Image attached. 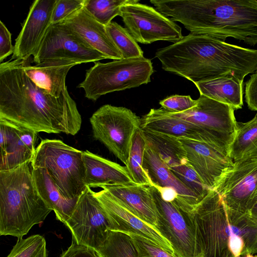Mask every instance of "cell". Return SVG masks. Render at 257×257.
I'll list each match as a JSON object with an SVG mask.
<instances>
[{
    "label": "cell",
    "instance_id": "1",
    "mask_svg": "<svg viewBox=\"0 0 257 257\" xmlns=\"http://www.w3.org/2000/svg\"><path fill=\"white\" fill-rule=\"evenodd\" d=\"M0 119L37 133L73 136L82 123L76 103L67 90L59 97L50 95L27 76L23 60L16 59L0 64Z\"/></svg>",
    "mask_w": 257,
    "mask_h": 257
},
{
    "label": "cell",
    "instance_id": "2",
    "mask_svg": "<svg viewBox=\"0 0 257 257\" xmlns=\"http://www.w3.org/2000/svg\"><path fill=\"white\" fill-rule=\"evenodd\" d=\"M158 12L191 33L257 44L256 0H153Z\"/></svg>",
    "mask_w": 257,
    "mask_h": 257
},
{
    "label": "cell",
    "instance_id": "3",
    "mask_svg": "<svg viewBox=\"0 0 257 257\" xmlns=\"http://www.w3.org/2000/svg\"><path fill=\"white\" fill-rule=\"evenodd\" d=\"M203 257H236L257 253V220L227 208L212 190L189 212Z\"/></svg>",
    "mask_w": 257,
    "mask_h": 257
},
{
    "label": "cell",
    "instance_id": "4",
    "mask_svg": "<svg viewBox=\"0 0 257 257\" xmlns=\"http://www.w3.org/2000/svg\"><path fill=\"white\" fill-rule=\"evenodd\" d=\"M32 161L0 171V235L18 238L42 223L52 210L39 195Z\"/></svg>",
    "mask_w": 257,
    "mask_h": 257
},
{
    "label": "cell",
    "instance_id": "5",
    "mask_svg": "<svg viewBox=\"0 0 257 257\" xmlns=\"http://www.w3.org/2000/svg\"><path fill=\"white\" fill-rule=\"evenodd\" d=\"M82 155L83 151L61 140L44 139L36 147L32 164L46 170L65 197L78 199L87 187Z\"/></svg>",
    "mask_w": 257,
    "mask_h": 257
},
{
    "label": "cell",
    "instance_id": "6",
    "mask_svg": "<svg viewBox=\"0 0 257 257\" xmlns=\"http://www.w3.org/2000/svg\"><path fill=\"white\" fill-rule=\"evenodd\" d=\"M153 72L151 60L144 57L97 61L86 71L78 87L83 89L85 97L95 101L107 93L147 84Z\"/></svg>",
    "mask_w": 257,
    "mask_h": 257
},
{
    "label": "cell",
    "instance_id": "7",
    "mask_svg": "<svg viewBox=\"0 0 257 257\" xmlns=\"http://www.w3.org/2000/svg\"><path fill=\"white\" fill-rule=\"evenodd\" d=\"M89 120L93 138L126 166L134 137L141 128V118L127 108L105 104Z\"/></svg>",
    "mask_w": 257,
    "mask_h": 257
},
{
    "label": "cell",
    "instance_id": "8",
    "mask_svg": "<svg viewBox=\"0 0 257 257\" xmlns=\"http://www.w3.org/2000/svg\"><path fill=\"white\" fill-rule=\"evenodd\" d=\"M157 211L155 227L170 242L178 257H203L192 216L172 202L165 200L155 186H148Z\"/></svg>",
    "mask_w": 257,
    "mask_h": 257
},
{
    "label": "cell",
    "instance_id": "9",
    "mask_svg": "<svg viewBox=\"0 0 257 257\" xmlns=\"http://www.w3.org/2000/svg\"><path fill=\"white\" fill-rule=\"evenodd\" d=\"M234 111L229 105L200 95L196 105L191 109L180 113L168 112L200 126L211 136L216 149L229 156V148L237 131Z\"/></svg>",
    "mask_w": 257,
    "mask_h": 257
},
{
    "label": "cell",
    "instance_id": "10",
    "mask_svg": "<svg viewBox=\"0 0 257 257\" xmlns=\"http://www.w3.org/2000/svg\"><path fill=\"white\" fill-rule=\"evenodd\" d=\"M133 0L120 8L125 29L137 42L149 44L158 41L173 43L183 37L180 26L152 7Z\"/></svg>",
    "mask_w": 257,
    "mask_h": 257
},
{
    "label": "cell",
    "instance_id": "11",
    "mask_svg": "<svg viewBox=\"0 0 257 257\" xmlns=\"http://www.w3.org/2000/svg\"><path fill=\"white\" fill-rule=\"evenodd\" d=\"M107 59L61 23L51 24L33 56L37 65L60 61L78 65Z\"/></svg>",
    "mask_w": 257,
    "mask_h": 257
},
{
    "label": "cell",
    "instance_id": "12",
    "mask_svg": "<svg viewBox=\"0 0 257 257\" xmlns=\"http://www.w3.org/2000/svg\"><path fill=\"white\" fill-rule=\"evenodd\" d=\"M72 241L97 249L107 237L111 224L102 205L87 186L79 197L70 218L64 224Z\"/></svg>",
    "mask_w": 257,
    "mask_h": 257
},
{
    "label": "cell",
    "instance_id": "13",
    "mask_svg": "<svg viewBox=\"0 0 257 257\" xmlns=\"http://www.w3.org/2000/svg\"><path fill=\"white\" fill-rule=\"evenodd\" d=\"M214 190L227 208L248 214L257 200V158L234 163Z\"/></svg>",
    "mask_w": 257,
    "mask_h": 257
},
{
    "label": "cell",
    "instance_id": "14",
    "mask_svg": "<svg viewBox=\"0 0 257 257\" xmlns=\"http://www.w3.org/2000/svg\"><path fill=\"white\" fill-rule=\"evenodd\" d=\"M57 0H36L15 40L12 60H27L38 49L49 27Z\"/></svg>",
    "mask_w": 257,
    "mask_h": 257
},
{
    "label": "cell",
    "instance_id": "15",
    "mask_svg": "<svg viewBox=\"0 0 257 257\" xmlns=\"http://www.w3.org/2000/svg\"><path fill=\"white\" fill-rule=\"evenodd\" d=\"M93 194L108 216L111 224V230L138 235L174 254L171 244L155 226L140 219L117 202L106 190L93 191Z\"/></svg>",
    "mask_w": 257,
    "mask_h": 257
},
{
    "label": "cell",
    "instance_id": "16",
    "mask_svg": "<svg viewBox=\"0 0 257 257\" xmlns=\"http://www.w3.org/2000/svg\"><path fill=\"white\" fill-rule=\"evenodd\" d=\"M187 160L203 183L214 190L223 175L233 166L230 157L210 145L185 138H178Z\"/></svg>",
    "mask_w": 257,
    "mask_h": 257
},
{
    "label": "cell",
    "instance_id": "17",
    "mask_svg": "<svg viewBox=\"0 0 257 257\" xmlns=\"http://www.w3.org/2000/svg\"><path fill=\"white\" fill-rule=\"evenodd\" d=\"M37 134L0 119V171L11 170L32 161Z\"/></svg>",
    "mask_w": 257,
    "mask_h": 257
},
{
    "label": "cell",
    "instance_id": "18",
    "mask_svg": "<svg viewBox=\"0 0 257 257\" xmlns=\"http://www.w3.org/2000/svg\"><path fill=\"white\" fill-rule=\"evenodd\" d=\"M60 23L91 48L103 54L107 59L114 60L122 59L120 52L109 35L106 26L97 22L84 7Z\"/></svg>",
    "mask_w": 257,
    "mask_h": 257
},
{
    "label": "cell",
    "instance_id": "19",
    "mask_svg": "<svg viewBox=\"0 0 257 257\" xmlns=\"http://www.w3.org/2000/svg\"><path fill=\"white\" fill-rule=\"evenodd\" d=\"M141 128L202 142L217 149L212 138L204 128L175 117L162 108L151 109L143 115Z\"/></svg>",
    "mask_w": 257,
    "mask_h": 257
},
{
    "label": "cell",
    "instance_id": "20",
    "mask_svg": "<svg viewBox=\"0 0 257 257\" xmlns=\"http://www.w3.org/2000/svg\"><path fill=\"white\" fill-rule=\"evenodd\" d=\"M143 168L151 185L159 189L171 188L175 191L177 198L174 200L177 203L194 207L200 202L197 196L174 175L148 143L144 152Z\"/></svg>",
    "mask_w": 257,
    "mask_h": 257
},
{
    "label": "cell",
    "instance_id": "21",
    "mask_svg": "<svg viewBox=\"0 0 257 257\" xmlns=\"http://www.w3.org/2000/svg\"><path fill=\"white\" fill-rule=\"evenodd\" d=\"M98 187L106 190L117 202L142 220L156 225V208L148 186L136 183L108 184Z\"/></svg>",
    "mask_w": 257,
    "mask_h": 257
},
{
    "label": "cell",
    "instance_id": "22",
    "mask_svg": "<svg viewBox=\"0 0 257 257\" xmlns=\"http://www.w3.org/2000/svg\"><path fill=\"white\" fill-rule=\"evenodd\" d=\"M85 168L84 182L90 188L108 184L135 183L125 166L111 161L88 150L83 151Z\"/></svg>",
    "mask_w": 257,
    "mask_h": 257
},
{
    "label": "cell",
    "instance_id": "23",
    "mask_svg": "<svg viewBox=\"0 0 257 257\" xmlns=\"http://www.w3.org/2000/svg\"><path fill=\"white\" fill-rule=\"evenodd\" d=\"M23 60V69L29 79L38 87L50 95L60 97L66 90V76L70 69L77 63L60 61L32 66Z\"/></svg>",
    "mask_w": 257,
    "mask_h": 257
},
{
    "label": "cell",
    "instance_id": "24",
    "mask_svg": "<svg viewBox=\"0 0 257 257\" xmlns=\"http://www.w3.org/2000/svg\"><path fill=\"white\" fill-rule=\"evenodd\" d=\"M32 172L39 195L54 212L57 219L65 224L71 216L78 199L69 200L65 197L46 169L33 167Z\"/></svg>",
    "mask_w": 257,
    "mask_h": 257
},
{
    "label": "cell",
    "instance_id": "25",
    "mask_svg": "<svg viewBox=\"0 0 257 257\" xmlns=\"http://www.w3.org/2000/svg\"><path fill=\"white\" fill-rule=\"evenodd\" d=\"M194 84L200 95L229 105L234 110L243 106V82L233 76H222Z\"/></svg>",
    "mask_w": 257,
    "mask_h": 257
},
{
    "label": "cell",
    "instance_id": "26",
    "mask_svg": "<svg viewBox=\"0 0 257 257\" xmlns=\"http://www.w3.org/2000/svg\"><path fill=\"white\" fill-rule=\"evenodd\" d=\"M147 142L169 168L188 162L186 151L178 138L142 129Z\"/></svg>",
    "mask_w": 257,
    "mask_h": 257
},
{
    "label": "cell",
    "instance_id": "27",
    "mask_svg": "<svg viewBox=\"0 0 257 257\" xmlns=\"http://www.w3.org/2000/svg\"><path fill=\"white\" fill-rule=\"evenodd\" d=\"M229 156L233 163L257 158V113L246 122H237Z\"/></svg>",
    "mask_w": 257,
    "mask_h": 257
},
{
    "label": "cell",
    "instance_id": "28",
    "mask_svg": "<svg viewBox=\"0 0 257 257\" xmlns=\"http://www.w3.org/2000/svg\"><path fill=\"white\" fill-rule=\"evenodd\" d=\"M95 250L99 257H139L131 236L117 231L109 230L105 240Z\"/></svg>",
    "mask_w": 257,
    "mask_h": 257
},
{
    "label": "cell",
    "instance_id": "29",
    "mask_svg": "<svg viewBox=\"0 0 257 257\" xmlns=\"http://www.w3.org/2000/svg\"><path fill=\"white\" fill-rule=\"evenodd\" d=\"M147 144L141 128L138 130L134 137L128 161L125 166L135 183L148 186L151 184L143 168L144 155Z\"/></svg>",
    "mask_w": 257,
    "mask_h": 257
},
{
    "label": "cell",
    "instance_id": "30",
    "mask_svg": "<svg viewBox=\"0 0 257 257\" xmlns=\"http://www.w3.org/2000/svg\"><path fill=\"white\" fill-rule=\"evenodd\" d=\"M106 28L122 59L144 57L143 51L126 29L115 22H111Z\"/></svg>",
    "mask_w": 257,
    "mask_h": 257
},
{
    "label": "cell",
    "instance_id": "31",
    "mask_svg": "<svg viewBox=\"0 0 257 257\" xmlns=\"http://www.w3.org/2000/svg\"><path fill=\"white\" fill-rule=\"evenodd\" d=\"M133 0H85L84 8L97 22L107 26L117 16L121 7Z\"/></svg>",
    "mask_w": 257,
    "mask_h": 257
},
{
    "label": "cell",
    "instance_id": "32",
    "mask_svg": "<svg viewBox=\"0 0 257 257\" xmlns=\"http://www.w3.org/2000/svg\"><path fill=\"white\" fill-rule=\"evenodd\" d=\"M7 257H48L45 239L40 234L18 238Z\"/></svg>",
    "mask_w": 257,
    "mask_h": 257
},
{
    "label": "cell",
    "instance_id": "33",
    "mask_svg": "<svg viewBox=\"0 0 257 257\" xmlns=\"http://www.w3.org/2000/svg\"><path fill=\"white\" fill-rule=\"evenodd\" d=\"M130 235L137 248L139 257H178L145 238L134 234Z\"/></svg>",
    "mask_w": 257,
    "mask_h": 257
},
{
    "label": "cell",
    "instance_id": "34",
    "mask_svg": "<svg viewBox=\"0 0 257 257\" xmlns=\"http://www.w3.org/2000/svg\"><path fill=\"white\" fill-rule=\"evenodd\" d=\"M162 108L170 112L180 113L191 109L197 104V99H193L189 95H174L159 102Z\"/></svg>",
    "mask_w": 257,
    "mask_h": 257
},
{
    "label": "cell",
    "instance_id": "35",
    "mask_svg": "<svg viewBox=\"0 0 257 257\" xmlns=\"http://www.w3.org/2000/svg\"><path fill=\"white\" fill-rule=\"evenodd\" d=\"M85 0H57L52 17V24L62 22L68 16L84 7Z\"/></svg>",
    "mask_w": 257,
    "mask_h": 257
},
{
    "label": "cell",
    "instance_id": "36",
    "mask_svg": "<svg viewBox=\"0 0 257 257\" xmlns=\"http://www.w3.org/2000/svg\"><path fill=\"white\" fill-rule=\"evenodd\" d=\"M11 32L2 21H0V62L14 53L15 47L12 45Z\"/></svg>",
    "mask_w": 257,
    "mask_h": 257
},
{
    "label": "cell",
    "instance_id": "37",
    "mask_svg": "<svg viewBox=\"0 0 257 257\" xmlns=\"http://www.w3.org/2000/svg\"><path fill=\"white\" fill-rule=\"evenodd\" d=\"M245 98L248 108L257 111V72L245 83Z\"/></svg>",
    "mask_w": 257,
    "mask_h": 257
},
{
    "label": "cell",
    "instance_id": "38",
    "mask_svg": "<svg viewBox=\"0 0 257 257\" xmlns=\"http://www.w3.org/2000/svg\"><path fill=\"white\" fill-rule=\"evenodd\" d=\"M60 257H99L96 251L86 245L72 241L71 245Z\"/></svg>",
    "mask_w": 257,
    "mask_h": 257
},
{
    "label": "cell",
    "instance_id": "39",
    "mask_svg": "<svg viewBox=\"0 0 257 257\" xmlns=\"http://www.w3.org/2000/svg\"><path fill=\"white\" fill-rule=\"evenodd\" d=\"M248 214L254 219L257 220V200L252 206Z\"/></svg>",
    "mask_w": 257,
    "mask_h": 257
},
{
    "label": "cell",
    "instance_id": "40",
    "mask_svg": "<svg viewBox=\"0 0 257 257\" xmlns=\"http://www.w3.org/2000/svg\"><path fill=\"white\" fill-rule=\"evenodd\" d=\"M242 256V257H254V256H253V254H246Z\"/></svg>",
    "mask_w": 257,
    "mask_h": 257
},
{
    "label": "cell",
    "instance_id": "41",
    "mask_svg": "<svg viewBox=\"0 0 257 257\" xmlns=\"http://www.w3.org/2000/svg\"><path fill=\"white\" fill-rule=\"evenodd\" d=\"M236 257H242V256L240 255V256H236Z\"/></svg>",
    "mask_w": 257,
    "mask_h": 257
},
{
    "label": "cell",
    "instance_id": "42",
    "mask_svg": "<svg viewBox=\"0 0 257 257\" xmlns=\"http://www.w3.org/2000/svg\"><path fill=\"white\" fill-rule=\"evenodd\" d=\"M254 257H257V255H255Z\"/></svg>",
    "mask_w": 257,
    "mask_h": 257
}]
</instances>
